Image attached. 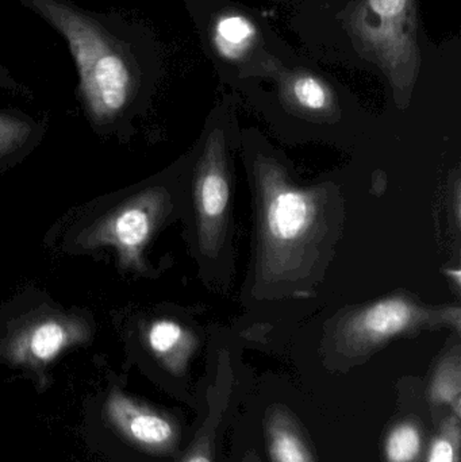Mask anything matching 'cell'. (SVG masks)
I'll return each mask as SVG.
<instances>
[{"mask_svg":"<svg viewBox=\"0 0 461 462\" xmlns=\"http://www.w3.org/2000/svg\"><path fill=\"white\" fill-rule=\"evenodd\" d=\"M268 452L272 462H314L308 442L289 412L272 410L267 420Z\"/></svg>","mask_w":461,"mask_h":462,"instance_id":"9c48e42d","label":"cell"},{"mask_svg":"<svg viewBox=\"0 0 461 462\" xmlns=\"http://www.w3.org/2000/svg\"><path fill=\"white\" fill-rule=\"evenodd\" d=\"M145 341L152 355L162 366L180 376L189 366L197 347V338L180 323L171 319L154 320L146 328Z\"/></svg>","mask_w":461,"mask_h":462,"instance_id":"ba28073f","label":"cell"},{"mask_svg":"<svg viewBox=\"0 0 461 462\" xmlns=\"http://www.w3.org/2000/svg\"><path fill=\"white\" fill-rule=\"evenodd\" d=\"M460 418L452 414L432 439L427 462H460Z\"/></svg>","mask_w":461,"mask_h":462,"instance_id":"4fadbf2b","label":"cell"},{"mask_svg":"<svg viewBox=\"0 0 461 462\" xmlns=\"http://www.w3.org/2000/svg\"><path fill=\"white\" fill-rule=\"evenodd\" d=\"M447 273L449 274V277H451V279L455 280V284H456V287H460L461 274L459 269H456V271H447Z\"/></svg>","mask_w":461,"mask_h":462,"instance_id":"d6986e66","label":"cell"},{"mask_svg":"<svg viewBox=\"0 0 461 462\" xmlns=\"http://www.w3.org/2000/svg\"><path fill=\"white\" fill-rule=\"evenodd\" d=\"M171 208V198L160 187L145 189L97 219L78 238L86 249L111 246L122 268L143 271V254Z\"/></svg>","mask_w":461,"mask_h":462,"instance_id":"3957f363","label":"cell"},{"mask_svg":"<svg viewBox=\"0 0 461 462\" xmlns=\"http://www.w3.org/2000/svg\"><path fill=\"white\" fill-rule=\"evenodd\" d=\"M18 84L11 78L8 70L0 65V87H8V88H15Z\"/></svg>","mask_w":461,"mask_h":462,"instance_id":"ac0fdd59","label":"cell"},{"mask_svg":"<svg viewBox=\"0 0 461 462\" xmlns=\"http://www.w3.org/2000/svg\"><path fill=\"white\" fill-rule=\"evenodd\" d=\"M422 452V433L416 422L403 420L390 430L384 444L386 462H416Z\"/></svg>","mask_w":461,"mask_h":462,"instance_id":"8fae6325","label":"cell"},{"mask_svg":"<svg viewBox=\"0 0 461 462\" xmlns=\"http://www.w3.org/2000/svg\"><path fill=\"white\" fill-rule=\"evenodd\" d=\"M103 415L122 439L149 455H171L178 447L180 430L173 418L118 388L108 393Z\"/></svg>","mask_w":461,"mask_h":462,"instance_id":"52a82bcc","label":"cell"},{"mask_svg":"<svg viewBox=\"0 0 461 462\" xmlns=\"http://www.w3.org/2000/svg\"><path fill=\"white\" fill-rule=\"evenodd\" d=\"M430 402L449 406L461 420V365L459 352L452 353L438 364L429 387Z\"/></svg>","mask_w":461,"mask_h":462,"instance_id":"30bf717a","label":"cell"},{"mask_svg":"<svg viewBox=\"0 0 461 462\" xmlns=\"http://www.w3.org/2000/svg\"><path fill=\"white\" fill-rule=\"evenodd\" d=\"M435 318L460 320V311L449 309L443 314H433L406 296H392L346 317L340 328V338L354 353L370 352Z\"/></svg>","mask_w":461,"mask_h":462,"instance_id":"5b68a950","label":"cell"},{"mask_svg":"<svg viewBox=\"0 0 461 462\" xmlns=\"http://www.w3.org/2000/svg\"><path fill=\"white\" fill-rule=\"evenodd\" d=\"M252 32L254 29L246 19L230 16L219 22L217 27V42L226 56L235 57L240 54L245 42H248Z\"/></svg>","mask_w":461,"mask_h":462,"instance_id":"9a60e30c","label":"cell"},{"mask_svg":"<svg viewBox=\"0 0 461 462\" xmlns=\"http://www.w3.org/2000/svg\"><path fill=\"white\" fill-rule=\"evenodd\" d=\"M292 91L297 102L308 110H324L329 103L327 89L313 78L298 79L292 87Z\"/></svg>","mask_w":461,"mask_h":462,"instance_id":"2e32d148","label":"cell"},{"mask_svg":"<svg viewBox=\"0 0 461 462\" xmlns=\"http://www.w3.org/2000/svg\"><path fill=\"white\" fill-rule=\"evenodd\" d=\"M260 192V266L271 279H287L310 260L325 218L321 195L292 186L281 165L257 167Z\"/></svg>","mask_w":461,"mask_h":462,"instance_id":"7a4b0ae2","label":"cell"},{"mask_svg":"<svg viewBox=\"0 0 461 462\" xmlns=\"http://www.w3.org/2000/svg\"><path fill=\"white\" fill-rule=\"evenodd\" d=\"M230 179L224 135L216 132L206 143L195 179V208L200 250L216 255L226 231Z\"/></svg>","mask_w":461,"mask_h":462,"instance_id":"8992f818","label":"cell"},{"mask_svg":"<svg viewBox=\"0 0 461 462\" xmlns=\"http://www.w3.org/2000/svg\"><path fill=\"white\" fill-rule=\"evenodd\" d=\"M89 336L88 323L76 315H34L5 337L2 355L11 365L42 371L65 350L86 344Z\"/></svg>","mask_w":461,"mask_h":462,"instance_id":"277c9868","label":"cell"},{"mask_svg":"<svg viewBox=\"0 0 461 462\" xmlns=\"http://www.w3.org/2000/svg\"><path fill=\"white\" fill-rule=\"evenodd\" d=\"M227 396L221 401H210V412L207 420L195 437L194 444L189 447V452L181 462H214V439H216L217 426L221 420L222 412L226 407Z\"/></svg>","mask_w":461,"mask_h":462,"instance_id":"7c38bea8","label":"cell"},{"mask_svg":"<svg viewBox=\"0 0 461 462\" xmlns=\"http://www.w3.org/2000/svg\"><path fill=\"white\" fill-rule=\"evenodd\" d=\"M370 5L379 15L392 18L403 10L406 0H370Z\"/></svg>","mask_w":461,"mask_h":462,"instance_id":"e0dca14e","label":"cell"},{"mask_svg":"<svg viewBox=\"0 0 461 462\" xmlns=\"http://www.w3.org/2000/svg\"><path fill=\"white\" fill-rule=\"evenodd\" d=\"M32 127L21 116L0 111V157L7 156L21 149L32 137Z\"/></svg>","mask_w":461,"mask_h":462,"instance_id":"5bb4252c","label":"cell"},{"mask_svg":"<svg viewBox=\"0 0 461 462\" xmlns=\"http://www.w3.org/2000/svg\"><path fill=\"white\" fill-rule=\"evenodd\" d=\"M19 2L64 38L89 118L105 125L121 116L141 83L137 42L126 21L86 10L70 0Z\"/></svg>","mask_w":461,"mask_h":462,"instance_id":"6da1fadb","label":"cell"}]
</instances>
